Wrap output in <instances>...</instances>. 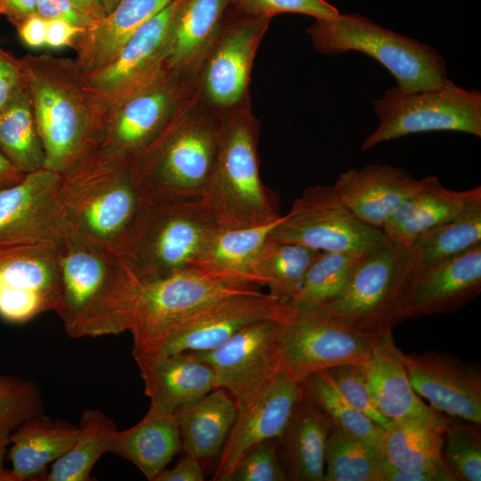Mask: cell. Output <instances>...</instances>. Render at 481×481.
<instances>
[{
  "mask_svg": "<svg viewBox=\"0 0 481 481\" xmlns=\"http://www.w3.org/2000/svg\"><path fill=\"white\" fill-rule=\"evenodd\" d=\"M223 113L193 99L135 157L150 194L201 198L212 174Z\"/></svg>",
  "mask_w": 481,
  "mask_h": 481,
  "instance_id": "obj_5",
  "label": "cell"
},
{
  "mask_svg": "<svg viewBox=\"0 0 481 481\" xmlns=\"http://www.w3.org/2000/svg\"><path fill=\"white\" fill-rule=\"evenodd\" d=\"M423 184L402 168L371 164L341 173L332 184L341 201L363 222L382 229Z\"/></svg>",
  "mask_w": 481,
  "mask_h": 481,
  "instance_id": "obj_23",
  "label": "cell"
},
{
  "mask_svg": "<svg viewBox=\"0 0 481 481\" xmlns=\"http://www.w3.org/2000/svg\"><path fill=\"white\" fill-rule=\"evenodd\" d=\"M231 6L246 15L273 19L284 13H301L314 19L336 16L339 11L325 0H232Z\"/></svg>",
  "mask_w": 481,
  "mask_h": 481,
  "instance_id": "obj_46",
  "label": "cell"
},
{
  "mask_svg": "<svg viewBox=\"0 0 481 481\" xmlns=\"http://www.w3.org/2000/svg\"><path fill=\"white\" fill-rule=\"evenodd\" d=\"M0 14H4V5L2 0H0Z\"/></svg>",
  "mask_w": 481,
  "mask_h": 481,
  "instance_id": "obj_58",
  "label": "cell"
},
{
  "mask_svg": "<svg viewBox=\"0 0 481 481\" xmlns=\"http://www.w3.org/2000/svg\"><path fill=\"white\" fill-rule=\"evenodd\" d=\"M178 2L173 0L142 25L110 62L93 73L82 75L85 90L92 101L96 96H112L114 103L124 93L165 64Z\"/></svg>",
  "mask_w": 481,
  "mask_h": 481,
  "instance_id": "obj_22",
  "label": "cell"
},
{
  "mask_svg": "<svg viewBox=\"0 0 481 481\" xmlns=\"http://www.w3.org/2000/svg\"><path fill=\"white\" fill-rule=\"evenodd\" d=\"M480 196V186L452 191L437 177L426 176L421 188L395 211L382 230L390 240L410 247L420 234L457 216L469 201Z\"/></svg>",
  "mask_w": 481,
  "mask_h": 481,
  "instance_id": "obj_26",
  "label": "cell"
},
{
  "mask_svg": "<svg viewBox=\"0 0 481 481\" xmlns=\"http://www.w3.org/2000/svg\"><path fill=\"white\" fill-rule=\"evenodd\" d=\"M195 98L192 80L164 64L113 103L102 144L136 157Z\"/></svg>",
  "mask_w": 481,
  "mask_h": 481,
  "instance_id": "obj_13",
  "label": "cell"
},
{
  "mask_svg": "<svg viewBox=\"0 0 481 481\" xmlns=\"http://www.w3.org/2000/svg\"><path fill=\"white\" fill-rule=\"evenodd\" d=\"M278 220L251 227H219L193 267L220 278L261 287L254 273L255 262Z\"/></svg>",
  "mask_w": 481,
  "mask_h": 481,
  "instance_id": "obj_34",
  "label": "cell"
},
{
  "mask_svg": "<svg viewBox=\"0 0 481 481\" xmlns=\"http://www.w3.org/2000/svg\"><path fill=\"white\" fill-rule=\"evenodd\" d=\"M61 293L55 314L72 338L129 330L141 281L119 254L73 234L58 245Z\"/></svg>",
  "mask_w": 481,
  "mask_h": 481,
  "instance_id": "obj_2",
  "label": "cell"
},
{
  "mask_svg": "<svg viewBox=\"0 0 481 481\" xmlns=\"http://www.w3.org/2000/svg\"><path fill=\"white\" fill-rule=\"evenodd\" d=\"M60 174L41 168L0 192V248L58 245L71 234L58 200Z\"/></svg>",
  "mask_w": 481,
  "mask_h": 481,
  "instance_id": "obj_18",
  "label": "cell"
},
{
  "mask_svg": "<svg viewBox=\"0 0 481 481\" xmlns=\"http://www.w3.org/2000/svg\"><path fill=\"white\" fill-rule=\"evenodd\" d=\"M79 436L72 447L55 461L45 481H89L93 467L109 452L117 428L102 412L87 409L82 412Z\"/></svg>",
  "mask_w": 481,
  "mask_h": 481,
  "instance_id": "obj_38",
  "label": "cell"
},
{
  "mask_svg": "<svg viewBox=\"0 0 481 481\" xmlns=\"http://www.w3.org/2000/svg\"><path fill=\"white\" fill-rule=\"evenodd\" d=\"M260 288L195 267L142 282L128 330L133 337L132 350L139 349L167 325L204 304L231 295L258 291Z\"/></svg>",
  "mask_w": 481,
  "mask_h": 481,
  "instance_id": "obj_15",
  "label": "cell"
},
{
  "mask_svg": "<svg viewBox=\"0 0 481 481\" xmlns=\"http://www.w3.org/2000/svg\"><path fill=\"white\" fill-rule=\"evenodd\" d=\"M379 449L335 426L326 444L324 481H380Z\"/></svg>",
  "mask_w": 481,
  "mask_h": 481,
  "instance_id": "obj_41",
  "label": "cell"
},
{
  "mask_svg": "<svg viewBox=\"0 0 481 481\" xmlns=\"http://www.w3.org/2000/svg\"><path fill=\"white\" fill-rule=\"evenodd\" d=\"M172 1L119 0L104 18L77 37L78 70L85 76L107 65L142 25Z\"/></svg>",
  "mask_w": 481,
  "mask_h": 481,
  "instance_id": "obj_27",
  "label": "cell"
},
{
  "mask_svg": "<svg viewBox=\"0 0 481 481\" xmlns=\"http://www.w3.org/2000/svg\"><path fill=\"white\" fill-rule=\"evenodd\" d=\"M443 458L458 480H481V434L476 427L447 420Z\"/></svg>",
  "mask_w": 481,
  "mask_h": 481,
  "instance_id": "obj_42",
  "label": "cell"
},
{
  "mask_svg": "<svg viewBox=\"0 0 481 481\" xmlns=\"http://www.w3.org/2000/svg\"><path fill=\"white\" fill-rule=\"evenodd\" d=\"M150 407L175 413L216 388L212 368L192 352L135 359Z\"/></svg>",
  "mask_w": 481,
  "mask_h": 481,
  "instance_id": "obj_24",
  "label": "cell"
},
{
  "mask_svg": "<svg viewBox=\"0 0 481 481\" xmlns=\"http://www.w3.org/2000/svg\"><path fill=\"white\" fill-rule=\"evenodd\" d=\"M303 396L301 384L280 371L249 406L238 411L212 480L228 481L235 466L251 448L266 440H278Z\"/></svg>",
  "mask_w": 481,
  "mask_h": 481,
  "instance_id": "obj_19",
  "label": "cell"
},
{
  "mask_svg": "<svg viewBox=\"0 0 481 481\" xmlns=\"http://www.w3.org/2000/svg\"><path fill=\"white\" fill-rule=\"evenodd\" d=\"M287 306L261 290L221 298L175 320L148 343L132 350L141 356L213 350L245 326L281 315Z\"/></svg>",
  "mask_w": 481,
  "mask_h": 481,
  "instance_id": "obj_14",
  "label": "cell"
},
{
  "mask_svg": "<svg viewBox=\"0 0 481 481\" xmlns=\"http://www.w3.org/2000/svg\"><path fill=\"white\" fill-rule=\"evenodd\" d=\"M4 14L16 27L36 13L37 0H2Z\"/></svg>",
  "mask_w": 481,
  "mask_h": 481,
  "instance_id": "obj_53",
  "label": "cell"
},
{
  "mask_svg": "<svg viewBox=\"0 0 481 481\" xmlns=\"http://www.w3.org/2000/svg\"><path fill=\"white\" fill-rule=\"evenodd\" d=\"M377 129L362 150L412 134L458 131L481 136V94L453 84L410 90L400 86L386 90L374 101Z\"/></svg>",
  "mask_w": 481,
  "mask_h": 481,
  "instance_id": "obj_9",
  "label": "cell"
},
{
  "mask_svg": "<svg viewBox=\"0 0 481 481\" xmlns=\"http://www.w3.org/2000/svg\"><path fill=\"white\" fill-rule=\"evenodd\" d=\"M286 311L245 326L213 350L192 352L212 368L216 388L232 396L238 411L249 406L280 371L277 338Z\"/></svg>",
  "mask_w": 481,
  "mask_h": 481,
  "instance_id": "obj_16",
  "label": "cell"
},
{
  "mask_svg": "<svg viewBox=\"0 0 481 481\" xmlns=\"http://www.w3.org/2000/svg\"><path fill=\"white\" fill-rule=\"evenodd\" d=\"M151 194L135 157L98 145L60 173L58 200L71 234L122 256Z\"/></svg>",
  "mask_w": 481,
  "mask_h": 481,
  "instance_id": "obj_1",
  "label": "cell"
},
{
  "mask_svg": "<svg viewBox=\"0 0 481 481\" xmlns=\"http://www.w3.org/2000/svg\"><path fill=\"white\" fill-rule=\"evenodd\" d=\"M232 0H179L171 24L165 64L193 76L231 7Z\"/></svg>",
  "mask_w": 481,
  "mask_h": 481,
  "instance_id": "obj_30",
  "label": "cell"
},
{
  "mask_svg": "<svg viewBox=\"0 0 481 481\" xmlns=\"http://www.w3.org/2000/svg\"><path fill=\"white\" fill-rule=\"evenodd\" d=\"M270 237L324 252L367 254L388 240L382 229L359 219L332 185L306 188L280 217Z\"/></svg>",
  "mask_w": 481,
  "mask_h": 481,
  "instance_id": "obj_12",
  "label": "cell"
},
{
  "mask_svg": "<svg viewBox=\"0 0 481 481\" xmlns=\"http://www.w3.org/2000/svg\"><path fill=\"white\" fill-rule=\"evenodd\" d=\"M341 395L358 411L383 429L392 422L376 406L365 372L364 364H344L327 371Z\"/></svg>",
  "mask_w": 481,
  "mask_h": 481,
  "instance_id": "obj_44",
  "label": "cell"
},
{
  "mask_svg": "<svg viewBox=\"0 0 481 481\" xmlns=\"http://www.w3.org/2000/svg\"><path fill=\"white\" fill-rule=\"evenodd\" d=\"M181 450L175 413L150 407L137 424L126 430H117L109 452L127 460L148 480L156 481Z\"/></svg>",
  "mask_w": 481,
  "mask_h": 481,
  "instance_id": "obj_29",
  "label": "cell"
},
{
  "mask_svg": "<svg viewBox=\"0 0 481 481\" xmlns=\"http://www.w3.org/2000/svg\"><path fill=\"white\" fill-rule=\"evenodd\" d=\"M199 460L184 455L173 468L165 469L156 481H203L204 470Z\"/></svg>",
  "mask_w": 481,
  "mask_h": 481,
  "instance_id": "obj_49",
  "label": "cell"
},
{
  "mask_svg": "<svg viewBox=\"0 0 481 481\" xmlns=\"http://www.w3.org/2000/svg\"><path fill=\"white\" fill-rule=\"evenodd\" d=\"M446 422H392L384 432L382 458L403 469L431 474L438 481H458L443 458Z\"/></svg>",
  "mask_w": 481,
  "mask_h": 481,
  "instance_id": "obj_33",
  "label": "cell"
},
{
  "mask_svg": "<svg viewBox=\"0 0 481 481\" xmlns=\"http://www.w3.org/2000/svg\"><path fill=\"white\" fill-rule=\"evenodd\" d=\"M259 130L250 103L223 113L219 149L202 195L221 228L257 226L281 216L259 174Z\"/></svg>",
  "mask_w": 481,
  "mask_h": 481,
  "instance_id": "obj_4",
  "label": "cell"
},
{
  "mask_svg": "<svg viewBox=\"0 0 481 481\" xmlns=\"http://www.w3.org/2000/svg\"><path fill=\"white\" fill-rule=\"evenodd\" d=\"M0 151L24 175L45 166L44 147L24 76L0 110Z\"/></svg>",
  "mask_w": 481,
  "mask_h": 481,
  "instance_id": "obj_35",
  "label": "cell"
},
{
  "mask_svg": "<svg viewBox=\"0 0 481 481\" xmlns=\"http://www.w3.org/2000/svg\"><path fill=\"white\" fill-rule=\"evenodd\" d=\"M401 358L412 388L432 409L480 425L481 372L477 366L436 351L421 355L401 352Z\"/></svg>",
  "mask_w": 481,
  "mask_h": 481,
  "instance_id": "obj_20",
  "label": "cell"
},
{
  "mask_svg": "<svg viewBox=\"0 0 481 481\" xmlns=\"http://www.w3.org/2000/svg\"><path fill=\"white\" fill-rule=\"evenodd\" d=\"M232 396L215 388L175 412L182 450L200 461L219 456L237 416Z\"/></svg>",
  "mask_w": 481,
  "mask_h": 481,
  "instance_id": "obj_32",
  "label": "cell"
},
{
  "mask_svg": "<svg viewBox=\"0 0 481 481\" xmlns=\"http://www.w3.org/2000/svg\"><path fill=\"white\" fill-rule=\"evenodd\" d=\"M21 41L31 48H41L46 45L47 20L37 13L25 19L17 27Z\"/></svg>",
  "mask_w": 481,
  "mask_h": 481,
  "instance_id": "obj_50",
  "label": "cell"
},
{
  "mask_svg": "<svg viewBox=\"0 0 481 481\" xmlns=\"http://www.w3.org/2000/svg\"><path fill=\"white\" fill-rule=\"evenodd\" d=\"M300 384L306 395L336 428L381 449L385 429L341 395L327 371L316 372Z\"/></svg>",
  "mask_w": 481,
  "mask_h": 481,
  "instance_id": "obj_39",
  "label": "cell"
},
{
  "mask_svg": "<svg viewBox=\"0 0 481 481\" xmlns=\"http://www.w3.org/2000/svg\"><path fill=\"white\" fill-rule=\"evenodd\" d=\"M381 335L359 330L315 310L287 308L277 338L280 371L301 383L344 364H364Z\"/></svg>",
  "mask_w": 481,
  "mask_h": 481,
  "instance_id": "obj_10",
  "label": "cell"
},
{
  "mask_svg": "<svg viewBox=\"0 0 481 481\" xmlns=\"http://www.w3.org/2000/svg\"><path fill=\"white\" fill-rule=\"evenodd\" d=\"M21 61L45 168L61 173L89 150L101 145L103 122L85 90L83 77L68 62L50 58Z\"/></svg>",
  "mask_w": 481,
  "mask_h": 481,
  "instance_id": "obj_3",
  "label": "cell"
},
{
  "mask_svg": "<svg viewBox=\"0 0 481 481\" xmlns=\"http://www.w3.org/2000/svg\"><path fill=\"white\" fill-rule=\"evenodd\" d=\"M58 245L0 248L1 318L21 324L56 312L61 293Z\"/></svg>",
  "mask_w": 481,
  "mask_h": 481,
  "instance_id": "obj_17",
  "label": "cell"
},
{
  "mask_svg": "<svg viewBox=\"0 0 481 481\" xmlns=\"http://www.w3.org/2000/svg\"><path fill=\"white\" fill-rule=\"evenodd\" d=\"M24 176L0 151V192L18 183Z\"/></svg>",
  "mask_w": 481,
  "mask_h": 481,
  "instance_id": "obj_54",
  "label": "cell"
},
{
  "mask_svg": "<svg viewBox=\"0 0 481 481\" xmlns=\"http://www.w3.org/2000/svg\"><path fill=\"white\" fill-rule=\"evenodd\" d=\"M11 430L0 428V481H17L12 469L4 467V460L8 445L10 444Z\"/></svg>",
  "mask_w": 481,
  "mask_h": 481,
  "instance_id": "obj_56",
  "label": "cell"
},
{
  "mask_svg": "<svg viewBox=\"0 0 481 481\" xmlns=\"http://www.w3.org/2000/svg\"><path fill=\"white\" fill-rule=\"evenodd\" d=\"M40 413H43V402L37 385L0 373V428L12 431Z\"/></svg>",
  "mask_w": 481,
  "mask_h": 481,
  "instance_id": "obj_43",
  "label": "cell"
},
{
  "mask_svg": "<svg viewBox=\"0 0 481 481\" xmlns=\"http://www.w3.org/2000/svg\"><path fill=\"white\" fill-rule=\"evenodd\" d=\"M275 440L264 441L251 448L235 466L228 481H285Z\"/></svg>",
  "mask_w": 481,
  "mask_h": 481,
  "instance_id": "obj_45",
  "label": "cell"
},
{
  "mask_svg": "<svg viewBox=\"0 0 481 481\" xmlns=\"http://www.w3.org/2000/svg\"><path fill=\"white\" fill-rule=\"evenodd\" d=\"M79 436V427L34 416L10 434L9 459L17 481L43 480L47 466L64 455Z\"/></svg>",
  "mask_w": 481,
  "mask_h": 481,
  "instance_id": "obj_28",
  "label": "cell"
},
{
  "mask_svg": "<svg viewBox=\"0 0 481 481\" xmlns=\"http://www.w3.org/2000/svg\"><path fill=\"white\" fill-rule=\"evenodd\" d=\"M394 342L392 331L383 333L364 363L367 380L380 413L391 422L442 421L445 418L428 406L412 388Z\"/></svg>",
  "mask_w": 481,
  "mask_h": 481,
  "instance_id": "obj_25",
  "label": "cell"
},
{
  "mask_svg": "<svg viewBox=\"0 0 481 481\" xmlns=\"http://www.w3.org/2000/svg\"><path fill=\"white\" fill-rule=\"evenodd\" d=\"M102 4L105 9L106 13L108 14L118 4L119 0H101Z\"/></svg>",
  "mask_w": 481,
  "mask_h": 481,
  "instance_id": "obj_57",
  "label": "cell"
},
{
  "mask_svg": "<svg viewBox=\"0 0 481 481\" xmlns=\"http://www.w3.org/2000/svg\"><path fill=\"white\" fill-rule=\"evenodd\" d=\"M23 81L21 61L0 48V110Z\"/></svg>",
  "mask_w": 481,
  "mask_h": 481,
  "instance_id": "obj_47",
  "label": "cell"
},
{
  "mask_svg": "<svg viewBox=\"0 0 481 481\" xmlns=\"http://www.w3.org/2000/svg\"><path fill=\"white\" fill-rule=\"evenodd\" d=\"M85 30L64 20H49L45 46L56 49L71 45Z\"/></svg>",
  "mask_w": 481,
  "mask_h": 481,
  "instance_id": "obj_48",
  "label": "cell"
},
{
  "mask_svg": "<svg viewBox=\"0 0 481 481\" xmlns=\"http://www.w3.org/2000/svg\"><path fill=\"white\" fill-rule=\"evenodd\" d=\"M413 267L411 247L388 239L367 253L339 293L315 311L369 334L392 331L401 322L400 310Z\"/></svg>",
  "mask_w": 481,
  "mask_h": 481,
  "instance_id": "obj_8",
  "label": "cell"
},
{
  "mask_svg": "<svg viewBox=\"0 0 481 481\" xmlns=\"http://www.w3.org/2000/svg\"><path fill=\"white\" fill-rule=\"evenodd\" d=\"M218 224L201 198L151 195L122 257L141 282L194 266Z\"/></svg>",
  "mask_w": 481,
  "mask_h": 481,
  "instance_id": "obj_6",
  "label": "cell"
},
{
  "mask_svg": "<svg viewBox=\"0 0 481 481\" xmlns=\"http://www.w3.org/2000/svg\"><path fill=\"white\" fill-rule=\"evenodd\" d=\"M481 292V244L425 267H413L400 310L401 322L450 314Z\"/></svg>",
  "mask_w": 481,
  "mask_h": 481,
  "instance_id": "obj_21",
  "label": "cell"
},
{
  "mask_svg": "<svg viewBox=\"0 0 481 481\" xmlns=\"http://www.w3.org/2000/svg\"><path fill=\"white\" fill-rule=\"evenodd\" d=\"M314 48L326 55L356 51L387 68L402 88L418 90L443 85L444 61L433 47L392 31L360 14L314 19L306 29Z\"/></svg>",
  "mask_w": 481,
  "mask_h": 481,
  "instance_id": "obj_7",
  "label": "cell"
},
{
  "mask_svg": "<svg viewBox=\"0 0 481 481\" xmlns=\"http://www.w3.org/2000/svg\"><path fill=\"white\" fill-rule=\"evenodd\" d=\"M270 22L229 8L194 73L198 100L220 113L250 103L251 69Z\"/></svg>",
  "mask_w": 481,
  "mask_h": 481,
  "instance_id": "obj_11",
  "label": "cell"
},
{
  "mask_svg": "<svg viewBox=\"0 0 481 481\" xmlns=\"http://www.w3.org/2000/svg\"><path fill=\"white\" fill-rule=\"evenodd\" d=\"M366 254L321 251L308 267L291 309L315 310L331 301Z\"/></svg>",
  "mask_w": 481,
  "mask_h": 481,
  "instance_id": "obj_40",
  "label": "cell"
},
{
  "mask_svg": "<svg viewBox=\"0 0 481 481\" xmlns=\"http://www.w3.org/2000/svg\"><path fill=\"white\" fill-rule=\"evenodd\" d=\"M380 481H438V479L428 473L397 468L383 459Z\"/></svg>",
  "mask_w": 481,
  "mask_h": 481,
  "instance_id": "obj_52",
  "label": "cell"
},
{
  "mask_svg": "<svg viewBox=\"0 0 481 481\" xmlns=\"http://www.w3.org/2000/svg\"><path fill=\"white\" fill-rule=\"evenodd\" d=\"M85 14L95 22L104 18L107 13L101 0H71Z\"/></svg>",
  "mask_w": 481,
  "mask_h": 481,
  "instance_id": "obj_55",
  "label": "cell"
},
{
  "mask_svg": "<svg viewBox=\"0 0 481 481\" xmlns=\"http://www.w3.org/2000/svg\"><path fill=\"white\" fill-rule=\"evenodd\" d=\"M55 19L64 20L77 27L87 29L95 21L81 12L71 0H51Z\"/></svg>",
  "mask_w": 481,
  "mask_h": 481,
  "instance_id": "obj_51",
  "label": "cell"
},
{
  "mask_svg": "<svg viewBox=\"0 0 481 481\" xmlns=\"http://www.w3.org/2000/svg\"><path fill=\"white\" fill-rule=\"evenodd\" d=\"M481 244V196L455 216L420 234L411 244L415 267H425Z\"/></svg>",
  "mask_w": 481,
  "mask_h": 481,
  "instance_id": "obj_36",
  "label": "cell"
},
{
  "mask_svg": "<svg viewBox=\"0 0 481 481\" xmlns=\"http://www.w3.org/2000/svg\"><path fill=\"white\" fill-rule=\"evenodd\" d=\"M321 251L269 237L254 265L255 275L273 298L288 305L298 291L305 274Z\"/></svg>",
  "mask_w": 481,
  "mask_h": 481,
  "instance_id": "obj_37",
  "label": "cell"
},
{
  "mask_svg": "<svg viewBox=\"0 0 481 481\" xmlns=\"http://www.w3.org/2000/svg\"><path fill=\"white\" fill-rule=\"evenodd\" d=\"M334 425L306 395L279 438L287 480L324 481L325 450Z\"/></svg>",
  "mask_w": 481,
  "mask_h": 481,
  "instance_id": "obj_31",
  "label": "cell"
}]
</instances>
